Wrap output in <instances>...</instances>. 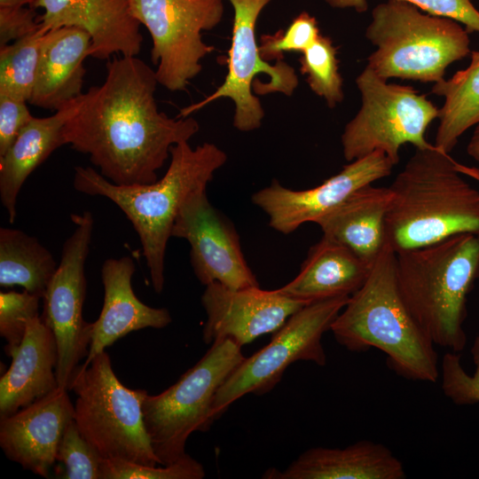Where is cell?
<instances>
[{
    "mask_svg": "<svg viewBox=\"0 0 479 479\" xmlns=\"http://www.w3.org/2000/svg\"><path fill=\"white\" fill-rule=\"evenodd\" d=\"M171 237L190 244L191 264L202 285L217 282L234 289L259 286L234 226L211 205L206 189L193 192L184 202Z\"/></svg>",
    "mask_w": 479,
    "mask_h": 479,
    "instance_id": "14",
    "label": "cell"
},
{
    "mask_svg": "<svg viewBox=\"0 0 479 479\" xmlns=\"http://www.w3.org/2000/svg\"><path fill=\"white\" fill-rule=\"evenodd\" d=\"M226 161V153L215 144L205 142L192 148L185 141L170 148L169 168L153 183L119 185L90 167H76L73 185L80 192L109 199L125 214L139 237L153 290L160 294L175 219L184 202L206 189Z\"/></svg>",
    "mask_w": 479,
    "mask_h": 479,
    "instance_id": "3",
    "label": "cell"
},
{
    "mask_svg": "<svg viewBox=\"0 0 479 479\" xmlns=\"http://www.w3.org/2000/svg\"><path fill=\"white\" fill-rule=\"evenodd\" d=\"M201 304L207 314L202 339L207 344L230 339L242 347L259 336L275 333L310 303L258 287L230 288L213 282L205 286Z\"/></svg>",
    "mask_w": 479,
    "mask_h": 479,
    "instance_id": "16",
    "label": "cell"
},
{
    "mask_svg": "<svg viewBox=\"0 0 479 479\" xmlns=\"http://www.w3.org/2000/svg\"><path fill=\"white\" fill-rule=\"evenodd\" d=\"M104 459L81 434L75 420L66 428L58 446L56 461L63 464L58 472L65 479H100Z\"/></svg>",
    "mask_w": 479,
    "mask_h": 479,
    "instance_id": "30",
    "label": "cell"
},
{
    "mask_svg": "<svg viewBox=\"0 0 479 479\" xmlns=\"http://www.w3.org/2000/svg\"><path fill=\"white\" fill-rule=\"evenodd\" d=\"M479 172L434 145L416 148L389 186L386 243L396 252L420 248L465 232L479 234V191L461 174Z\"/></svg>",
    "mask_w": 479,
    "mask_h": 479,
    "instance_id": "2",
    "label": "cell"
},
{
    "mask_svg": "<svg viewBox=\"0 0 479 479\" xmlns=\"http://www.w3.org/2000/svg\"><path fill=\"white\" fill-rule=\"evenodd\" d=\"M467 154L479 162V122L475 126V130L467 145Z\"/></svg>",
    "mask_w": 479,
    "mask_h": 479,
    "instance_id": "38",
    "label": "cell"
},
{
    "mask_svg": "<svg viewBox=\"0 0 479 479\" xmlns=\"http://www.w3.org/2000/svg\"><path fill=\"white\" fill-rule=\"evenodd\" d=\"M82 95L51 116H33L6 153L0 156V200L11 224L16 217L20 191L28 176L52 152L65 145L63 128L68 118L77 111Z\"/></svg>",
    "mask_w": 479,
    "mask_h": 479,
    "instance_id": "25",
    "label": "cell"
},
{
    "mask_svg": "<svg viewBox=\"0 0 479 479\" xmlns=\"http://www.w3.org/2000/svg\"><path fill=\"white\" fill-rule=\"evenodd\" d=\"M203 466L189 454L168 466L153 467L122 459H104L100 479H201Z\"/></svg>",
    "mask_w": 479,
    "mask_h": 479,
    "instance_id": "31",
    "label": "cell"
},
{
    "mask_svg": "<svg viewBox=\"0 0 479 479\" xmlns=\"http://www.w3.org/2000/svg\"><path fill=\"white\" fill-rule=\"evenodd\" d=\"M320 36L318 21L306 12L294 19L285 31L263 35L259 50L263 60H279L286 51L303 52Z\"/></svg>",
    "mask_w": 479,
    "mask_h": 479,
    "instance_id": "34",
    "label": "cell"
},
{
    "mask_svg": "<svg viewBox=\"0 0 479 479\" xmlns=\"http://www.w3.org/2000/svg\"><path fill=\"white\" fill-rule=\"evenodd\" d=\"M356 84L361 106L345 125L341 137L348 162L381 151L395 166L402 145H433L425 134L438 117L439 108L426 95L410 85L388 82L368 66L357 75Z\"/></svg>",
    "mask_w": 479,
    "mask_h": 479,
    "instance_id": "9",
    "label": "cell"
},
{
    "mask_svg": "<svg viewBox=\"0 0 479 479\" xmlns=\"http://www.w3.org/2000/svg\"><path fill=\"white\" fill-rule=\"evenodd\" d=\"M402 462L385 445L361 440L344 448L313 447L284 471L270 468L268 479H404Z\"/></svg>",
    "mask_w": 479,
    "mask_h": 479,
    "instance_id": "22",
    "label": "cell"
},
{
    "mask_svg": "<svg viewBox=\"0 0 479 479\" xmlns=\"http://www.w3.org/2000/svg\"><path fill=\"white\" fill-rule=\"evenodd\" d=\"M455 20L422 12L402 0H387L372 11L365 37L376 50L367 66L381 78L423 83L444 79L447 67L466 58L470 39Z\"/></svg>",
    "mask_w": 479,
    "mask_h": 479,
    "instance_id": "6",
    "label": "cell"
},
{
    "mask_svg": "<svg viewBox=\"0 0 479 479\" xmlns=\"http://www.w3.org/2000/svg\"><path fill=\"white\" fill-rule=\"evenodd\" d=\"M393 167L384 153L375 151L310 189L293 190L273 180L252 195V202L268 216L270 227L289 234L303 224L316 223L359 188L389 176Z\"/></svg>",
    "mask_w": 479,
    "mask_h": 479,
    "instance_id": "15",
    "label": "cell"
},
{
    "mask_svg": "<svg viewBox=\"0 0 479 479\" xmlns=\"http://www.w3.org/2000/svg\"><path fill=\"white\" fill-rule=\"evenodd\" d=\"M90 50V35L80 27H62L44 33L28 103L56 112L80 97L86 72L83 62Z\"/></svg>",
    "mask_w": 479,
    "mask_h": 479,
    "instance_id": "21",
    "label": "cell"
},
{
    "mask_svg": "<svg viewBox=\"0 0 479 479\" xmlns=\"http://www.w3.org/2000/svg\"><path fill=\"white\" fill-rule=\"evenodd\" d=\"M43 35L38 30L0 46V95L28 102L36 79Z\"/></svg>",
    "mask_w": 479,
    "mask_h": 479,
    "instance_id": "28",
    "label": "cell"
},
{
    "mask_svg": "<svg viewBox=\"0 0 479 479\" xmlns=\"http://www.w3.org/2000/svg\"><path fill=\"white\" fill-rule=\"evenodd\" d=\"M299 59L300 71L306 75L310 90L325 99L330 108L342 102V77L339 72L337 47L332 39L321 35Z\"/></svg>",
    "mask_w": 479,
    "mask_h": 479,
    "instance_id": "29",
    "label": "cell"
},
{
    "mask_svg": "<svg viewBox=\"0 0 479 479\" xmlns=\"http://www.w3.org/2000/svg\"><path fill=\"white\" fill-rule=\"evenodd\" d=\"M131 12L152 38L151 59L158 83L171 91L186 89L215 48L201 32L222 20V0H132Z\"/></svg>",
    "mask_w": 479,
    "mask_h": 479,
    "instance_id": "12",
    "label": "cell"
},
{
    "mask_svg": "<svg viewBox=\"0 0 479 479\" xmlns=\"http://www.w3.org/2000/svg\"><path fill=\"white\" fill-rule=\"evenodd\" d=\"M338 343L350 351L381 350L390 369L412 381L435 383L437 353L407 308L396 273V252L385 244L364 285L333 322Z\"/></svg>",
    "mask_w": 479,
    "mask_h": 479,
    "instance_id": "4",
    "label": "cell"
},
{
    "mask_svg": "<svg viewBox=\"0 0 479 479\" xmlns=\"http://www.w3.org/2000/svg\"><path fill=\"white\" fill-rule=\"evenodd\" d=\"M431 92L444 98L434 145L449 153L459 137L479 122V51H471L470 64L465 69L434 83Z\"/></svg>",
    "mask_w": 479,
    "mask_h": 479,
    "instance_id": "26",
    "label": "cell"
},
{
    "mask_svg": "<svg viewBox=\"0 0 479 479\" xmlns=\"http://www.w3.org/2000/svg\"><path fill=\"white\" fill-rule=\"evenodd\" d=\"M136 271L132 258L106 259L101 268L104 302L98 318L93 322L89 364L98 353L128 334L140 329L163 328L172 320L165 308H153L135 294L131 279Z\"/></svg>",
    "mask_w": 479,
    "mask_h": 479,
    "instance_id": "19",
    "label": "cell"
},
{
    "mask_svg": "<svg viewBox=\"0 0 479 479\" xmlns=\"http://www.w3.org/2000/svg\"><path fill=\"white\" fill-rule=\"evenodd\" d=\"M234 18L228 72L224 82L201 101L182 108L178 117H188L213 101L227 98L233 101V126L248 132L261 127L264 111L254 95L280 92L292 96L298 86L294 69L279 59L275 65L263 60L255 37L256 20L271 0H228Z\"/></svg>",
    "mask_w": 479,
    "mask_h": 479,
    "instance_id": "11",
    "label": "cell"
},
{
    "mask_svg": "<svg viewBox=\"0 0 479 479\" xmlns=\"http://www.w3.org/2000/svg\"><path fill=\"white\" fill-rule=\"evenodd\" d=\"M392 200L389 187L359 188L320 217L323 236L342 244L373 264L386 244V217Z\"/></svg>",
    "mask_w": 479,
    "mask_h": 479,
    "instance_id": "23",
    "label": "cell"
},
{
    "mask_svg": "<svg viewBox=\"0 0 479 479\" xmlns=\"http://www.w3.org/2000/svg\"><path fill=\"white\" fill-rule=\"evenodd\" d=\"M100 86L82 93L77 111L63 128L65 145L90 157L99 173L119 185H146L170 156L200 129L191 117L160 112L155 71L136 56L108 60Z\"/></svg>",
    "mask_w": 479,
    "mask_h": 479,
    "instance_id": "1",
    "label": "cell"
},
{
    "mask_svg": "<svg viewBox=\"0 0 479 479\" xmlns=\"http://www.w3.org/2000/svg\"><path fill=\"white\" fill-rule=\"evenodd\" d=\"M69 390L76 395L74 420L104 459L160 465L146 432L142 405L148 392L125 387L104 350L79 365Z\"/></svg>",
    "mask_w": 479,
    "mask_h": 479,
    "instance_id": "7",
    "label": "cell"
},
{
    "mask_svg": "<svg viewBox=\"0 0 479 479\" xmlns=\"http://www.w3.org/2000/svg\"><path fill=\"white\" fill-rule=\"evenodd\" d=\"M75 228L65 241L60 263L43 297V321L56 339L59 388L67 389L72 377L91 342L93 323L83 319L86 294L84 266L89 255L94 220L90 211L73 214Z\"/></svg>",
    "mask_w": 479,
    "mask_h": 479,
    "instance_id": "13",
    "label": "cell"
},
{
    "mask_svg": "<svg viewBox=\"0 0 479 479\" xmlns=\"http://www.w3.org/2000/svg\"><path fill=\"white\" fill-rule=\"evenodd\" d=\"M475 365L472 375L467 373L457 352H446L442 359V389L444 394L457 405L479 403V334L471 348Z\"/></svg>",
    "mask_w": 479,
    "mask_h": 479,
    "instance_id": "33",
    "label": "cell"
},
{
    "mask_svg": "<svg viewBox=\"0 0 479 479\" xmlns=\"http://www.w3.org/2000/svg\"><path fill=\"white\" fill-rule=\"evenodd\" d=\"M396 273L407 308L433 343L463 350L467 300L479 279V234L396 253Z\"/></svg>",
    "mask_w": 479,
    "mask_h": 479,
    "instance_id": "5",
    "label": "cell"
},
{
    "mask_svg": "<svg viewBox=\"0 0 479 479\" xmlns=\"http://www.w3.org/2000/svg\"><path fill=\"white\" fill-rule=\"evenodd\" d=\"M68 390L58 388L45 397L0 419V446L24 469L48 477L62 436L74 420Z\"/></svg>",
    "mask_w": 479,
    "mask_h": 479,
    "instance_id": "17",
    "label": "cell"
},
{
    "mask_svg": "<svg viewBox=\"0 0 479 479\" xmlns=\"http://www.w3.org/2000/svg\"><path fill=\"white\" fill-rule=\"evenodd\" d=\"M373 264L323 236L310 247L297 276L278 290L306 302L350 296L364 285Z\"/></svg>",
    "mask_w": 479,
    "mask_h": 479,
    "instance_id": "24",
    "label": "cell"
},
{
    "mask_svg": "<svg viewBox=\"0 0 479 479\" xmlns=\"http://www.w3.org/2000/svg\"><path fill=\"white\" fill-rule=\"evenodd\" d=\"M0 378V419L31 404L59 388L56 339L41 316L31 318L23 340Z\"/></svg>",
    "mask_w": 479,
    "mask_h": 479,
    "instance_id": "20",
    "label": "cell"
},
{
    "mask_svg": "<svg viewBox=\"0 0 479 479\" xmlns=\"http://www.w3.org/2000/svg\"><path fill=\"white\" fill-rule=\"evenodd\" d=\"M40 297L24 290L0 293V335L5 340L4 351L11 357L21 343L31 318L39 315Z\"/></svg>",
    "mask_w": 479,
    "mask_h": 479,
    "instance_id": "32",
    "label": "cell"
},
{
    "mask_svg": "<svg viewBox=\"0 0 479 479\" xmlns=\"http://www.w3.org/2000/svg\"><path fill=\"white\" fill-rule=\"evenodd\" d=\"M39 27L35 8L0 7V46L35 34Z\"/></svg>",
    "mask_w": 479,
    "mask_h": 479,
    "instance_id": "36",
    "label": "cell"
},
{
    "mask_svg": "<svg viewBox=\"0 0 479 479\" xmlns=\"http://www.w3.org/2000/svg\"><path fill=\"white\" fill-rule=\"evenodd\" d=\"M349 298L339 296L304 305L275 332L266 346L244 357L216 394L213 404L216 420L243 396L271 390L294 362L302 360L325 365L326 356L322 336L330 330Z\"/></svg>",
    "mask_w": 479,
    "mask_h": 479,
    "instance_id": "10",
    "label": "cell"
},
{
    "mask_svg": "<svg viewBox=\"0 0 479 479\" xmlns=\"http://www.w3.org/2000/svg\"><path fill=\"white\" fill-rule=\"evenodd\" d=\"M58 268L51 253L26 232L0 229V286H20L43 298Z\"/></svg>",
    "mask_w": 479,
    "mask_h": 479,
    "instance_id": "27",
    "label": "cell"
},
{
    "mask_svg": "<svg viewBox=\"0 0 479 479\" xmlns=\"http://www.w3.org/2000/svg\"><path fill=\"white\" fill-rule=\"evenodd\" d=\"M244 357L241 347L232 340L216 341L175 384L159 395L145 397L144 423L160 465L168 466L185 457L191 434L208 430L216 420V394Z\"/></svg>",
    "mask_w": 479,
    "mask_h": 479,
    "instance_id": "8",
    "label": "cell"
},
{
    "mask_svg": "<svg viewBox=\"0 0 479 479\" xmlns=\"http://www.w3.org/2000/svg\"><path fill=\"white\" fill-rule=\"evenodd\" d=\"M36 0H0V7H20L28 4L33 7Z\"/></svg>",
    "mask_w": 479,
    "mask_h": 479,
    "instance_id": "39",
    "label": "cell"
},
{
    "mask_svg": "<svg viewBox=\"0 0 479 479\" xmlns=\"http://www.w3.org/2000/svg\"><path fill=\"white\" fill-rule=\"evenodd\" d=\"M410 3L422 12L447 17L464 25L469 33H479V11L471 0H402ZM334 8H353L357 12L368 9L367 0H325Z\"/></svg>",
    "mask_w": 479,
    "mask_h": 479,
    "instance_id": "35",
    "label": "cell"
},
{
    "mask_svg": "<svg viewBox=\"0 0 479 479\" xmlns=\"http://www.w3.org/2000/svg\"><path fill=\"white\" fill-rule=\"evenodd\" d=\"M32 118L26 101L0 95V156Z\"/></svg>",
    "mask_w": 479,
    "mask_h": 479,
    "instance_id": "37",
    "label": "cell"
},
{
    "mask_svg": "<svg viewBox=\"0 0 479 479\" xmlns=\"http://www.w3.org/2000/svg\"><path fill=\"white\" fill-rule=\"evenodd\" d=\"M132 0H36L43 8L39 31L44 34L62 27H77L91 38L90 56L103 60L114 53L137 56L143 35L131 12Z\"/></svg>",
    "mask_w": 479,
    "mask_h": 479,
    "instance_id": "18",
    "label": "cell"
}]
</instances>
